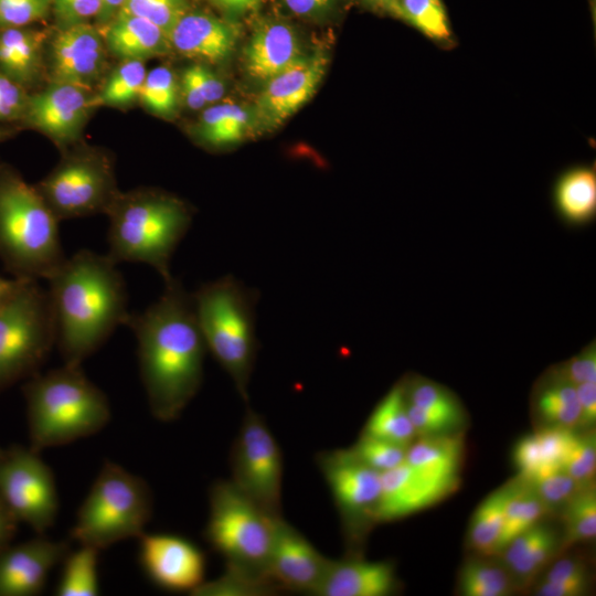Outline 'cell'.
Listing matches in <instances>:
<instances>
[{"label":"cell","instance_id":"94428289","mask_svg":"<svg viewBox=\"0 0 596 596\" xmlns=\"http://www.w3.org/2000/svg\"><path fill=\"white\" fill-rule=\"evenodd\" d=\"M18 280V278L8 279L0 275V301L13 289Z\"/></svg>","mask_w":596,"mask_h":596},{"label":"cell","instance_id":"91938a15","mask_svg":"<svg viewBox=\"0 0 596 596\" xmlns=\"http://www.w3.org/2000/svg\"><path fill=\"white\" fill-rule=\"evenodd\" d=\"M260 0H212L221 10L230 14H242L254 9Z\"/></svg>","mask_w":596,"mask_h":596},{"label":"cell","instance_id":"2e32d148","mask_svg":"<svg viewBox=\"0 0 596 596\" xmlns=\"http://www.w3.org/2000/svg\"><path fill=\"white\" fill-rule=\"evenodd\" d=\"M329 562L283 517L275 520L268 575L279 590L316 595Z\"/></svg>","mask_w":596,"mask_h":596},{"label":"cell","instance_id":"83f0119b","mask_svg":"<svg viewBox=\"0 0 596 596\" xmlns=\"http://www.w3.org/2000/svg\"><path fill=\"white\" fill-rule=\"evenodd\" d=\"M362 433L404 447L414 441L416 433L407 413L402 381L393 385L377 403Z\"/></svg>","mask_w":596,"mask_h":596},{"label":"cell","instance_id":"9a60e30c","mask_svg":"<svg viewBox=\"0 0 596 596\" xmlns=\"http://www.w3.org/2000/svg\"><path fill=\"white\" fill-rule=\"evenodd\" d=\"M107 52L99 28L89 22L57 29L50 42V81L92 91L105 70Z\"/></svg>","mask_w":596,"mask_h":596},{"label":"cell","instance_id":"52a82bcc","mask_svg":"<svg viewBox=\"0 0 596 596\" xmlns=\"http://www.w3.org/2000/svg\"><path fill=\"white\" fill-rule=\"evenodd\" d=\"M153 508L147 482L113 461H105L82 502L72 539L97 550L145 533Z\"/></svg>","mask_w":596,"mask_h":596},{"label":"cell","instance_id":"ab89813d","mask_svg":"<svg viewBox=\"0 0 596 596\" xmlns=\"http://www.w3.org/2000/svg\"><path fill=\"white\" fill-rule=\"evenodd\" d=\"M407 403L418 407L464 416L459 401L451 392L424 377H407L402 380Z\"/></svg>","mask_w":596,"mask_h":596},{"label":"cell","instance_id":"5b68a950","mask_svg":"<svg viewBox=\"0 0 596 596\" xmlns=\"http://www.w3.org/2000/svg\"><path fill=\"white\" fill-rule=\"evenodd\" d=\"M64 255L58 220L35 187L0 167V259L18 279H49Z\"/></svg>","mask_w":596,"mask_h":596},{"label":"cell","instance_id":"e575fe53","mask_svg":"<svg viewBox=\"0 0 596 596\" xmlns=\"http://www.w3.org/2000/svg\"><path fill=\"white\" fill-rule=\"evenodd\" d=\"M389 11L433 40L446 41L450 38L449 22L441 0H394Z\"/></svg>","mask_w":596,"mask_h":596},{"label":"cell","instance_id":"6f0895ef","mask_svg":"<svg viewBox=\"0 0 596 596\" xmlns=\"http://www.w3.org/2000/svg\"><path fill=\"white\" fill-rule=\"evenodd\" d=\"M19 521L0 499V550L9 545L14 538Z\"/></svg>","mask_w":596,"mask_h":596},{"label":"cell","instance_id":"f6af8a7d","mask_svg":"<svg viewBox=\"0 0 596 596\" xmlns=\"http://www.w3.org/2000/svg\"><path fill=\"white\" fill-rule=\"evenodd\" d=\"M52 9V0H0V31L29 26L44 19Z\"/></svg>","mask_w":596,"mask_h":596},{"label":"cell","instance_id":"d590c367","mask_svg":"<svg viewBox=\"0 0 596 596\" xmlns=\"http://www.w3.org/2000/svg\"><path fill=\"white\" fill-rule=\"evenodd\" d=\"M565 504V534L560 545L562 551L573 544L595 538L596 492L594 487L583 486Z\"/></svg>","mask_w":596,"mask_h":596},{"label":"cell","instance_id":"9f6ffc18","mask_svg":"<svg viewBox=\"0 0 596 596\" xmlns=\"http://www.w3.org/2000/svg\"><path fill=\"white\" fill-rule=\"evenodd\" d=\"M180 84V93L190 109L199 110L206 106L190 66L182 73Z\"/></svg>","mask_w":596,"mask_h":596},{"label":"cell","instance_id":"7bdbcfd3","mask_svg":"<svg viewBox=\"0 0 596 596\" xmlns=\"http://www.w3.org/2000/svg\"><path fill=\"white\" fill-rule=\"evenodd\" d=\"M561 468L581 483L589 482L596 469V439L594 432L584 436L574 434L563 456Z\"/></svg>","mask_w":596,"mask_h":596},{"label":"cell","instance_id":"4dcf8cb0","mask_svg":"<svg viewBox=\"0 0 596 596\" xmlns=\"http://www.w3.org/2000/svg\"><path fill=\"white\" fill-rule=\"evenodd\" d=\"M249 127V116L243 107L215 104L206 108L196 125L198 136L207 145L224 146L241 140Z\"/></svg>","mask_w":596,"mask_h":596},{"label":"cell","instance_id":"7a4b0ae2","mask_svg":"<svg viewBox=\"0 0 596 596\" xmlns=\"http://www.w3.org/2000/svg\"><path fill=\"white\" fill-rule=\"evenodd\" d=\"M63 363L82 365L129 317L125 280L107 255L79 249L47 279Z\"/></svg>","mask_w":596,"mask_h":596},{"label":"cell","instance_id":"6125c7cd","mask_svg":"<svg viewBox=\"0 0 596 596\" xmlns=\"http://www.w3.org/2000/svg\"><path fill=\"white\" fill-rule=\"evenodd\" d=\"M368 3L390 10L394 0H365Z\"/></svg>","mask_w":596,"mask_h":596},{"label":"cell","instance_id":"8fae6325","mask_svg":"<svg viewBox=\"0 0 596 596\" xmlns=\"http://www.w3.org/2000/svg\"><path fill=\"white\" fill-rule=\"evenodd\" d=\"M232 478L269 517L281 515L283 454L264 417L248 405L230 454Z\"/></svg>","mask_w":596,"mask_h":596},{"label":"cell","instance_id":"e7e4bbea","mask_svg":"<svg viewBox=\"0 0 596 596\" xmlns=\"http://www.w3.org/2000/svg\"><path fill=\"white\" fill-rule=\"evenodd\" d=\"M1 453H2V449L0 448V455H1Z\"/></svg>","mask_w":596,"mask_h":596},{"label":"cell","instance_id":"60d3db41","mask_svg":"<svg viewBox=\"0 0 596 596\" xmlns=\"http://www.w3.org/2000/svg\"><path fill=\"white\" fill-rule=\"evenodd\" d=\"M349 449L361 462L383 473L405 462L407 447L362 433Z\"/></svg>","mask_w":596,"mask_h":596},{"label":"cell","instance_id":"277c9868","mask_svg":"<svg viewBox=\"0 0 596 596\" xmlns=\"http://www.w3.org/2000/svg\"><path fill=\"white\" fill-rule=\"evenodd\" d=\"M109 217L107 256L115 263H143L167 283L173 278L170 259L190 227L192 212L167 193L137 189L117 195Z\"/></svg>","mask_w":596,"mask_h":596},{"label":"cell","instance_id":"7c38bea8","mask_svg":"<svg viewBox=\"0 0 596 596\" xmlns=\"http://www.w3.org/2000/svg\"><path fill=\"white\" fill-rule=\"evenodd\" d=\"M0 499L19 522L44 534L58 513L52 469L31 447L14 445L0 455Z\"/></svg>","mask_w":596,"mask_h":596},{"label":"cell","instance_id":"603a6c76","mask_svg":"<svg viewBox=\"0 0 596 596\" xmlns=\"http://www.w3.org/2000/svg\"><path fill=\"white\" fill-rule=\"evenodd\" d=\"M301 56L298 39L290 26L266 22L255 30L245 46L244 64L251 77L266 82Z\"/></svg>","mask_w":596,"mask_h":596},{"label":"cell","instance_id":"681fc988","mask_svg":"<svg viewBox=\"0 0 596 596\" xmlns=\"http://www.w3.org/2000/svg\"><path fill=\"white\" fill-rule=\"evenodd\" d=\"M573 385L585 382L596 383V344H587L578 354L553 369Z\"/></svg>","mask_w":596,"mask_h":596},{"label":"cell","instance_id":"d6986e66","mask_svg":"<svg viewBox=\"0 0 596 596\" xmlns=\"http://www.w3.org/2000/svg\"><path fill=\"white\" fill-rule=\"evenodd\" d=\"M326 67L327 57L315 53L266 81L255 107L260 126L275 128L294 115L315 94Z\"/></svg>","mask_w":596,"mask_h":596},{"label":"cell","instance_id":"8992f818","mask_svg":"<svg viewBox=\"0 0 596 596\" xmlns=\"http://www.w3.org/2000/svg\"><path fill=\"white\" fill-rule=\"evenodd\" d=\"M192 297L207 351L231 376L247 403L248 382L258 349L254 290L232 276H224L201 285Z\"/></svg>","mask_w":596,"mask_h":596},{"label":"cell","instance_id":"7402d4cb","mask_svg":"<svg viewBox=\"0 0 596 596\" xmlns=\"http://www.w3.org/2000/svg\"><path fill=\"white\" fill-rule=\"evenodd\" d=\"M397 584L389 561H365L358 556L330 560L317 596H386Z\"/></svg>","mask_w":596,"mask_h":596},{"label":"cell","instance_id":"30bf717a","mask_svg":"<svg viewBox=\"0 0 596 596\" xmlns=\"http://www.w3.org/2000/svg\"><path fill=\"white\" fill-rule=\"evenodd\" d=\"M35 188L58 221L106 214L119 194L110 157L93 149L66 153Z\"/></svg>","mask_w":596,"mask_h":596},{"label":"cell","instance_id":"ac0fdd59","mask_svg":"<svg viewBox=\"0 0 596 596\" xmlns=\"http://www.w3.org/2000/svg\"><path fill=\"white\" fill-rule=\"evenodd\" d=\"M42 535L0 550V596L40 594L50 572L70 552L67 542Z\"/></svg>","mask_w":596,"mask_h":596},{"label":"cell","instance_id":"74e56055","mask_svg":"<svg viewBox=\"0 0 596 596\" xmlns=\"http://www.w3.org/2000/svg\"><path fill=\"white\" fill-rule=\"evenodd\" d=\"M280 592L269 579L253 576L225 566L216 579L203 582L191 595L194 596H265Z\"/></svg>","mask_w":596,"mask_h":596},{"label":"cell","instance_id":"f5cc1de1","mask_svg":"<svg viewBox=\"0 0 596 596\" xmlns=\"http://www.w3.org/2000/svg\"><path fill=\"white\" fill-rule=\"evenodd\" d=\"M190 67L206 105L221 99L224 95L222 81L206 66L194 64Z\"/></svg>","mask_w":596,"mask_h":596},{"label":"cell","instance_id":"7dc6e473","mask_svg":"<svg viewBox=\"0 0 596 596\" xmlns=\"http://www.w3.org/2000/svg\"><path fill=\"white\" fill-rule=\"evenodd\" d=\"M406 405L415 433L422 437L441 435L458 426L464 419V416L425 409L407 401Z\"/></svg>","mask_w":596,"mask_h":596},{"label":"cell","instance_id":"3957f363","mask_svg":"<svg viewBox=\"0 0 596 596\" xmlns=\"http://www.w3.org/2000/svg\"><path fill=\"white\" fill-rule=\"evenodd\" d=\"M26 403L30 447L36 451L63 446L102 430L110 419L106 394L82 365L35 373L22 387Z\"/></svg>","mask_w":596,"mask_h":596},{"label":"cell","instance_id":"d6a6232c","mask_svg":"<svg viewBox=\"0 0 596 596\" xmlns=\"http://www.w3.org/2000/svg\"><path fill=\"white\" fill-rule=\"evenodd\" d=\"M147 75L145 61L121 60L100 91L93 95V108L100 106L126 107L138 99Z\"/></svg>","mask_w":596,"mask_h":596},{"label":"cell","instance_id":"f35d334b","mask_svg":"<svg viewBox=\"0 0 596 596\" xmlns=\"http://www.w3.org/2000/svg\"><path fill=\"white\" fill-rule=\"evenodd\" d=\"M459 590L465 596H503L510 592V579L501 567L469 561L460 570Z\"/></svg>","mask_w":596,"mask_h":596},{"label":"cell","instance_id":"4316f807","mask_svg":"<svg viewBox=\"0 0 596 596\" xmlns=\"http://www.w3.org/2000/svg\"><path fill=\"white\" fill-rule=\"evenodd\" d=\"M556 210L568 224L584 225L596 212V173L577 167L560 177L554 190Z\"/></svg>","mask_w":596,"mask_h":596},{"label":"cell","instance_id":"ee69618b","mask_svg":"<svg viewBox=\"0 0 596 596\" xmlns=\"http://www.w3.org/2000/svg\"><path fill=\"white\" fill-rule=\"evenodd\" d=\"M557 538L555 532L543 528L538 540L509 568L521 581H530L545 566L556 551Z\"/></svg>","mask_w":596,"mask_h":596},{"label":"cell","instance_id":"bcb514c9","mask_svg":"<svg viewBox=\"0 0 596 596\" xmlns=\"http://www.w3.org/2000/svg\"><path fill=\"white\" fill-rule=\"evenodd\" d=\"M532 490L546 507L566 503L585 483H581L563 470L535 478Z\"/></svg>","mask_w":596,"mask_h":596},{"label":"cell","instance_id":"f907efd6","mask_svg":"<svg viewBox=\"0 0 596 596\" xmlns=\"http://www.w3.org/2000/svg\"><path fill=\"white\" fill-rule=\"evenodd\" d=\"M28 98L22 86L0 72V120L23 119Z\"/></svg>","mask_w":596,"mask_h":596},{"label":"cell","instance_id":"ba28073f","mask_svg":"<svg viewBox=\"0 0 596 596\" xmlns=\"http://www.w3.org/2000/svg\"><path fill=\"white\" fill-rule=\"evenodd\" d=\"M275 520L231 480H216L210 487L204 536L225 566L272 581L268 561Z\"/></svg>","mask_w":596,"mask_h":596},{"label":"cell","instance_id":"816d5d0a","mask_svg":"<svg viewBox=\"0 0 596 596\" xmlns=\"http://www.w3.org/2000/svg\"><path fill=\"white\" fill-rule=\"evenodd\" d=\"M575 389L579 405L577 426L590 429L596 422V383H581L575 385Z\"/></svg>","mask_w":596,"mask_h":596},{"label":"cell","instance_id":"f546056e","mask_svg":"<svg viewBox=\"0 0 596 596\" xmlns=\"http://www.w3.org/2000/svg\"><path fill=\"white\" fill-rule=\"evenodd\" d=\"M518 486L512 483L501 487L478 505L468 530L469 544L477 552L485 555L496 554L505 507Z\"/></svg>","mask_w":596,"mask_h":596},{"label":"cell","instance_id":"ffe728a7","mask_svg":"<svg viewBox=\"0 0 596 596\" xmlns=\"http://www.w3.org/2000/svg\"><path fill=\"white\" fill-rule=\"evenodd\" d=\"M454 489L432 481L406 461L381 473V491L374 523L390 522L418 512L449 494Z\"/></svg>","mask_w":596,"mask_h":596},{"label":"cell","instance_id":"be15d7a7","mask_svg":"<svg viewBox=\"0 0 596 596\" xmlns=\"http://www.w3.org/2000/svg\"><path fill=\"white\" fill-rule=\"evenodd\" d=\"M9 135L8 131L3 130V129H0V140H2L4 137H7Z\"/></svg>","mask_w":596,"mask_h":596},{"label":"cell","instance_id":"5bb4252c","mask_svg":"<svg viewBox=\"0 0 596 596\" xmlns=\"http://www.w3.org/2000/svg\"><path fill=\"white\" fill-rule=\"evenodd\" d=\"M138 539L141 566L161 588L192 594L204 582V553L190 540L167 533Z\"/></svg>","mask_w":596,"mask_h":596},{"label":"cell","instance_id":"8d00e7d4","mask_svg":"<svg viewBox=\"0 0 596 596\" xmlns=\"http://www.w3.org/2000/svg\"><path fill=\"white\" fill-rule=\"evenodd\" d=\"M179 93L173 72L162 65L147 72L138 100L152 114L169 117L177 110Z\"/></svg>","mask_w":596,"mask_h":596},{"label":"cell","instance_id":"c3c4849f","mask_svg":"<svg viewBox=\"0 0 596 596\" xmlns=\"http://www.w3.org/2000/svg\"><path fill=\"white\" fill-rule=\"evenodd\" d=\"M102 0H52V11L58 29L89 22L98 18Z\"/></svg>","mask_w":596,"mask_h":596},{"label":"cell","instance_id":"836d02e7","mask_svg":"<svg viewBox=\"0 0 596 596\" xmlns=\"http://www.w3.org/2000/svg\"><path fill=\"white\" fill-rule=\"evenodd\" d=\"M546 508L532 489L519 485L505 507L496 554L501 553L514 538L538 524Z\"/></svg>","mask_w":596,"mask_h":596},{"label":"cell","instance_id":"484cf974","mask_svg":"<svg viewBox=\"0 0 596 596\" xmlns=\"http://www.w3.org/2000/svg\"><path fill=\"white\" fill-rule=\"evenodd\" d=\"M464 453L460 435L424 436L406 450V462L421 476L455 489Z\"/></svg>","mask_w":596,"mask_h":596},{"label":"cell","instance_id":"680465c9","mask_svg":"<svg viewBox=\"0 0 596 596\" xmlns=\"http://www.w3.org/2000/svg\"><path fill=\"white\" fill-rule=\"evenodd\" d=\"M287 7L299 15H310L324 10L332 0H285Z\"/></svg>","mask_w":596,"mask_h":596},{"label":"cell","instance_id":"11a10c76","mask_svg":"<svg viewBox=\"0 0 596 596\" xmlns=\"http://www.w3.org/2000/svg\"><path fill=\"white\" fill-rule=\"evenodd\" d=\"M588 578L566 582H542L536 589L540 596H578L587 590Z\"/></svg>","mask_w":596,"mask_h":596},{"label":"cell","instance_id":"4fadbf2b","mask_svg":"<svg viewBox=\"0 0 596 596\" xmlns=\"http://www.w3.org/2000/svg\"><path fill=\"white\" fill-rule=\"evenodd\" d=\"M316 462L330 489L345 536L353 543L365 526L374 523L381 473L361 462L350 449L320 451Z\"/></svg>","mask_w":596,"mask_h":596},{"label":"cell","instance_id":"e0dca14e","mask_svg":"<svg viewBox=\"0 0 596 596\" xmlns=\"http://www.w3.org/2000/svg\"><path fill=\"white\" fill-rule=\"evenodd\" d=\"M91 92L81 86L51 82L45 89L29 95L23 120L57 145L66 146L81 135L94 109Z\"/></svg>","mask_w":596,"mask_h":596},{"label":"cell","instance_id":"1f68e13d","mask_svg":"<svg viewBox=\"0 0 596 596\" xmlns=\"http://www.w3.org/2000/svg\"><path fill=\"white\" fill-rule=\"evenodd\" d=\"M99 550L79 544L75 551L66 554L61 578L56 587L58 596H96L98 586Z\"/></svg>","mask_w":596,"mask_h":596},{"label":"cell","instance_id":"6da1fadb","mask_svg":"<svg viewBox=\"0 0 596 596\" xmlns=\"http://www.w3.org/2000/svg\"><path fill=\"white\" fill-rule=\"evenodd\" d=\"M126 326L137 340L140 377L152 416L160 422L177 419L201 387L207 351L192 294L172 278L157 301L129 315Z\"/></svg>","mask_w":596,"mask_h":596},{"label":"cell","instance_id":"44dd1931","mask_svg":"<svg viewBox=\"0 0 596 596\" xmlns=\"http://www.w3.org/2000/svg\"><path fill=\"white\" fill-rule=\"evenodd\" d=\"M235 24L203 12L184 13L168 34L173 50L189 58L217 63L226 58L237 41Z\"/></svg>","mask_w":596,"mask_h":596},{"label":"cell","instance_id":"9c48e42d","mask_svg":"<svg viewBox=\"0 0 596 596\" xmlns=\"http://www.w3.org/2000/svg\"><path fill=\"white\" fill-rule=\"evenodd\" d=\"M55 342L47 289L19 279L0 301V392L38 373Z\"/></svg>","mask_w":596,"mask_h":596},{"label":"cell","instance_id":"f1b7e54d","mask_svg":"<svg viewBox=\"0 0 596 596\" xmlns=\"http://www.w3.org/2000/svg\"><path fill=\"white\" fill-rule=\"evenodd\" d=\"M539 416L553 427L573 429L577 426L579 405L575 385L553 369L542 379L534 394Z\"/></svg>","mask_w":596,"mask_h":596},{"label":"cell","instance_id":"db71d44e","mask_svg":"<svg viewBox=\"0 0 596 596\" xmlns=\"http://www.w3.org/2000/svg\"><path fill=\"white\" fill-rule=\"evenodd\" d=\"M582 578H588L585 565L577 560L563 558L550 568L543 582H566Z\"/></svg>","mask_w":596,"mask_h":596},{"label":"cell","instance_id":"cb8c5ba5","mask_svg":"<svg viewBox=\"0 0 596 596\" xmlns=\"http://www.w3.org/2000/svg\"><path fill=\"white\" fill-rule=\"evenodd\" d=\"M106 49L120 60H148L172 50L168 35L152 22L127 13H116L99 26Z\"/></svg>","mask_w":596,"mask_h":596},{"label":"cell","instance_id":"d4e9b609","mask_svg":"<svg viewBox=\"0 0 596 596\" xmlns=\"http://www.w3.org/2000/svg\"><path fill=\"white\" fill-rule=\"evenodd\" d=\"M47 33L30 26L0 31V72L22 86H33L44 71Z\"/></svg>","mask_w":596,"mask_h":596},{"label":"cell","instance_id":"b9f144b4","mask_svg":"<svg viewBox=\"0 0 596 596\" xmlns=\"http://www.w3.org/2000/svg\"><path fill=\"white\" fill-rule=\"evenodd\" d=\"M189 11L187 0H126L117 13L143 18L159 26L167 35Z\"/></svg>","mask_w":596,"mask_h":596}]
</instances>
